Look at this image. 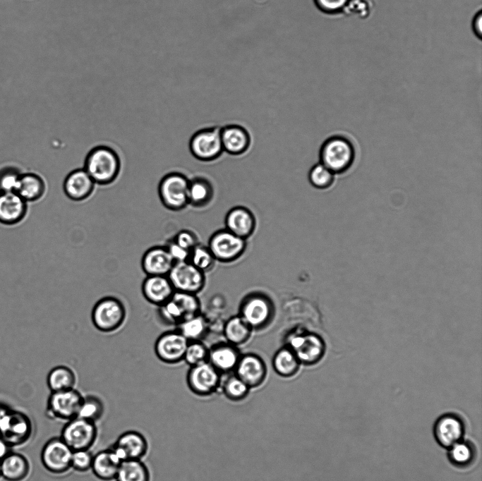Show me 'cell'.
<instances>
[{"mask_svg": "<svg viewBox=\"0 0 482 481\" xmlns=\"http://www.w3.org/2000/svg\"><path fill=\"white\" fill-rule=\"evenodd\" d=\"M83 398L75 388L52 391L47 400V412L52 418L68 421L77 417Z\"/></svg>", "mask_w": 482, "mask_h": 481, "instance_id": "cell-14", "label": "cell"}, {"mask_svg": "<svg viewBox=\"0 0 482 481\" xmlns=\"http://www.w3.org/2000/svg\"><path fill=\"white\" fill-rule=\"evenodd\" d=\"M350 0H314L316 6L323 12L335 14L344 11Z\"/></svg>", "mask_w": 482, "mask_h": 481, "instance_id": "cell-44", "label": "cell"}, {"mask_svg": "<svg viewBox=\"0 0 482 481\" xmlns=\"http://www.w3.org/2000/svg\"><path fill=\"white\" fill-rule=\"evenodd\" d=\"M176 327L188 341H202L207 334L208 322L200 313L182 321Z\"/></svg>", "mask_w": 482, "mask_h": 481, "instance_id": "cell-36", "label": "cell"}, {"mask_svg": "<svg viewBox=\"0 0 482 481\" xmlns=\"http://www.w3.org/2000/svg\"><path fill=\"white\" fill-rule=\"evenodd\" d=\"M10 452L9 444L0 436V461Z\"/></svg>", "mask_w": 482, "mask_h": 481, "instance_id": "cell-48", "label": "cell"}, {"mask_svg": "<svg viewBox=\"0 0 482 481\" xmlns=\"http://www.w3.org/2000/svg\"><path fill=\"white\" fill-rule=\"evenodd\" d=\"M188 145L191 154L199 161L208 162L217 159L224 152L220 127H208L196 131Z\"/></svg>", "mask_w": 482, "mask_h": 481, "instance_id": "cell-9", "label": "cell"}, {"mask_svg": "<svg viewBox=\"0 0 482 481\" xmlns=\"http://www.w3.org/2000/svg\"><path fill=\"white\" fill-rule=\"evenodd\" d=\"M122 462L117 453L110 447L94 455L91 470L99 480L112 481L115 480Z\"/></svg>", "mask_w": 482, "mask_h": 481, "instance_id": "cell-27", "label": "cell"}, {"mask_svg": "<svg viewBox=\"0 0 482 481\" xmlns=\"http://www.w3.org/2000/svg\"><path fill=\"white\" fill-rule=\"evenodd\" d=\"M165 247L174 262L188 260L190 251L179 245L173 239L169 240Z\"/></svg>", "mask_w": 482, "mask_h": 481, "instance_id": "cell-46", "label": "cell"}, {"mask_svg": "<svg viewBox=\"0 0 482 481\" xmlns=\"http://www.w3.org/2000/svg\"><path fill=\"white\" fill-rule=\"evenodd\" d=\"M465 434V424L457 414L447 413L441 415L433 425V436L441 447L447 449L462 440Z\"/></svg>", "mask_w": 482, "mask_h": 481, "instance_id": "cell-17", "label": "cell"}, {"mask_svg": "<svg viewBox=\"0 0 482 481\" xmlns=\"http://www.w3.org/2000/svg\"><path fill=\"white\" fill-rule=\"evenodd\" d=\"M104 410L102 401L96 396L88 395L83 396L77 416L96 423L103 415Z\"/></svg>", "mask_w": 482, "mask_h": 481, "instance_id": "cell-38", "label": "cell"}, {"mask_svg": "<svg viewBox=\"0 0 482 481\" xmlns=\"http://www.w3.org/2000/svg\"><path fill=\"white\" fill-rule=\"evenodd\" d=\"M188 343V341L177 329L167 331L156 339L155 353L162 363L176 365L183 361Z\"/></svg>", "mask_w": 482, "mask_h": 481, "instance_id": "cell-15", "label": "cell"}, {"mask_svg": "<svg viewBox=\"0 0 482 481\" xmlns=\"http://www.w3.org/2000/svg\"><path fill=\"white\" fill-rule=\"evenodd\" d=\"M4 410H5V408L0 407V422H1V420L2 415L4 413Z\"/></svg>", "mask_w": 482, "mask_h": 481, "instance_id": "cell-49", "label": "cell"}, {"mask_svg": "<svg viewBox=\"0 0 482 481\" xmlns=\"http://www.w3.org/2000/svg\"><path fill=\"white\" fill-rule=\"evenodd\" d=\"M320 162L332 173H341L352 165L354 148L346 138L335 135L327 138L321 145L319 152Z\"/></svg>", "mask_w": 482, "mask_h": 481, "instance_id": "cell-4", "label": "cell"}, {"mask_svg": "<svg viewBox=\"0 0 482 481\" xmlns=\"http://www.w3.org/2000/svg\"><path fill=\"white\" fill-rule=\"evenodd\" d=\"M473 30L476 35L481 39L482 37V13L479 11L474 18L472 23Z\"/></svg>", "mask_w": 482, "mask_h": 481, "instance_id": "cell-47", "label": "cell"}, {"mask_svg": "<svg viewBox=\"0 0 482 481\" xmlns=\"http://www.w3.org/2000/svg\"><path fill=\"white\" fill-rule=\"evenodd\" d=\"M308 178L309 183L314 188L326 189L333 183L335 173L323 164L318 162L311 168Z\"/></svg>", "mask_w": 482, "mask_h": 481, "instance_id": "cell-40", "label": "cell"}, {"mask_svg": "<svg viewBox=\"0 0 482 481\" xmlns=\"http://www.w3.org/2000/svg\"><path fill=\"white\" fill-rule=\"evenodd\" d=\"M208 348L202 341H188L183 360L187 365L193 366L207 361Z\"/></svg>", "mask_w": 482, "mask_h": 481, "instance_id": "cell-41", "label": "cell"}, {"mask_svg": "<svg viewBox=\"0 0 482 481\" xmlns=\"http://www.w3.org/2000/svg\"><path fill=\"white\" fill-rule=\"evenodd\" d=\"M225 229L234 235L247 240L256 229V219L253 213L244 206L231 208L224 218Z\"/></svg>", "mask_w": 482, "mask_h": 481, "instance_id": "cell-22", "label": "cell"}, {"mask_svg": "<svg viewBox=\"0 0 482 481\" xmlns=\"http://www.w3.org/2000/svg\"><path fill=\"white\" fill-rule=\"evenodd\" d=\"M188 261L205 274L211 271L217 262L208 247L200 243L190 251Z\"/></svg>", "mask_w": 482, "mask_h": 481, "instance_id": "cell-39", "label": "cell"}, {"mask_svg": "<svg viewBox=\"0 0 482 481\" xmlns=\"http://www.w3.org/2000/svg\"><path fill=\"white\" fill-rule=\"evenodd\" d=\"M46 191V183L41 176L34 172L21 173L16 193L27 202L41 199Z\"/></svg>", "mask_w": 482, "mask_h": 481, "instance_id": "cell-30", "label": "cell"}, {"mask_svg": "<svg viewBox=\"0 0 482 481\" xmlns=\"http://www.w3.org/2000/svg\"><path fill=\"white\" fill-rule=\"evenodd\" d=\"M175 291L197 295L205 286V274L189 261L174 262L167 275Z\"/></svg>", "mask_w": 482, "mask_h": 481, "instance_id": "cell-12", "label": "cell"}, {"mask_svg": "<svg viewBox=\"0 0 482 481\" xmlns=\"http://www.w3.org/2000/svg\"><path fill=\"white\" fill-rule=\"evenodd\" d=\"M174 264L165 245L148 248L141 258V268L147 276H167Z\"/></svg>", "mask_w": 482, "mask_h": 481, "instance_id": "cell-24", "label": "cell"}, {"mask_svg": "<svg viewBox=\"0 0 482 481\" xmlns=\"http://www.w3.org/2000/svg\"><path fill=\"white\" fill-rule=\"evenodd\" d=\"M97 437L96 423L78 416L66 422L60 435L73 451L90 449Z\"/></svg>", "mask_w": 482, "mask_h": 481, "instance_id": "cell-11", "label": "cell"}, {"mask_svg": "<svg viewBox=\"0 0 482 481\" xmlns=\"http://www.w3.org/2000/svg\"><path fill=\"white\" fill-rule=\"evenodd\" d=\"M73 450L59 437L46 442L41 451V461L49 472L61 475L71 468Z\"/></svg>", "mask_w": 482, "mask_h": 481, "instance_id": "cell-13", "label": "cell"}, {"mask_svg": "<svg viewBox=\"0 0 482 481\" xmlns=\"http://www.w3.org/2000/svg\"><path fill=\"white\" fill-rule=\"evenodd\" d=\"M94 455L90 449L73 451L71 457V468L80 473L91 470Z\"/></svg>", "mask_w": 482, "mask_h": 481, "instance_id": "cell-43", "label": "cell"}, {"mask_svg": "<svg viewBox=\"0 0 482 481\" xmlns=\"http://www.w3.org/2000/svg\"><path fill=\"white\" fill-rule=\"evenodd\" d=\"M76 383V373L70 367L64 365L53 367L47 377V384L51 392L73 389Z\"/></svg>", "mask_w": 482, "mask_h": 481, "instance_id": "cell-34", "label": "cell"}, {"mask_svg": "<svg viewBox=\"0 0 482 481\" xmlns=\"http://www.w3.org/2000/svg\"><path fill=\"white\" fill-rule=\"evenodd\" d=\"M1 477L7 481H22L30 472V463L23 455L9 452L0 461Z\"/></svg>", "mask_w": 482, "mask_h": 481, "instance_id": "cell-28", "label": "cell"}, {"mask_svg": "<svg viewBox=\"0 0 482 481\" xmlns=\"http://www.w3.org/2000/svg\"><path fill=\"white\" fill-rule=\"evenodd\" d=\"M0 477H1V470H0Z\"/></svg>", "mask_w": 482, "mask_h": 481, "instance_id": "cell-50", "label": "cell"}, {"mask_svg": "<svg viewBox=\"0 0 482 481\" xmlns=\"http://www.w3.org/2000/svg\"><path fill=\"white\" fill-rule=\"evenodd\" d=\"M22 172L13 166L0 169V192H15Z\"/></svg>", "mask_w": 482, "mask_h": 481, "instance_id": "cell-42", "label": "cell"}, {"mask_svg": "<svg viewBox=\"0 0 482 481\" xmlns=\"http://www.w3.org/2000/svg\"><path fill=\"white\" fill-rule=\"evenodd\" d=\"M141 291L147 302L159 307L172 297L175 290L167 276H146Z\"/></svg>", "mask_w": 482, "mask_h": 481, "instance_id": "cell-25", "label": "cell"}, {"mask_svg": "<svg viewBox=\"0 0 482 481\" xmlns=\"http://www.w3.org/2000/svg\"><path fill=\"white\" fill-rule=\"evenodd\" d=\"M179 245L191 251L198 243V239L194 232L184 229L178 232L172 238Z\"/></svg>", "mask_w": 482, "mask_h": 481, "instance_id": "cell-45", "label": "cell"}, {"mask_svg": "<svg viewBox=\"0 0 482 481\" xmlns=\"http://www.w3.org/2000/svg\"><path fill=\"white\" fill-rule=\"evenodd\" d=\"M126 308L123 302L112 296L98 300L91 311L94 327L103 333H112L120 329L126 318Z\"/></svg>", "mask_w": 482, "mask_h": 481, "instance_id": "cell-5", "label": "cell"}, {"mask_svg": "<svg viewBox=\"0 0 482 481\" xmlns=\"http://www.w3.org/2000/svg\"><path fill=\"white\" fill-rule=\"evenodd\" d=\"M95 185V182L84 169H77L66 176L63 188L69 199L82 201L92 195Z\"/></svg>", "mask_w": 482, "mask_h": 481, "instance_id": "cell-26", "label": "cell"}, {"mask_svg": "<svg viewBox=\"0 0 482 481\" xmlns=\"http://www.w3.org/2000/svg\"><path fill=\"white\" fill-rule=\"evenodd\" d=\"M28 202L16 192H0V224L13 226L26 217Z\"/></svg>", "mask_w": 482, "mask_h": 481, "instance_id": "cell-23", "label": "cell"}, {"mask_svg": "<svg viewBox=\"0 0 482 481\" xmlns=\"http://www.w3.org/2000/svg\"><path fill=\"white\" fill-rule=\"evenodd\" d=\"M207 246L216 261L230 263L239 259L245 252L247 240L234 235L224 228L211 235Z\"/></svg>", "mask_w": 482, "mask_h": 481, "instance_id": "cell-8", "label": "cell"}, {"mask_svg": "<svg viewBox=\"0 0 482 481\" xmlns=\"http://www.w3.org/2000/svg\"><path fill=\"white\" fill-rule=\"evenodd\" d=\"M215 190L212 182L204 176L189 179L188 189V205L195 208L207 206L213 200Z\"/></svg>", "mask_w": 482, "mask_h": 481, "instance_id": "cell-29", "label": "cell"}, {"mask_svg": "<svg viewBox=\"0 0 482 481\" xmlns=\"http://www.w3.org/2000/svg\"><path fill=\"white\" fill-rule=\"evenodd\" d=\"M201 303L195 294L175 291L172 297L157 307L160 320L167 325L176 327L182 321L200 313Z\"/></svg>", "mask_w": 482, "mask_h": 481, "instance_id": "cell-6", "label": "cell"}, {"mask_svg": "<svg viewBox=\"0 0 482 481\" xmlns=\"http://www.w3.org/2000/svg\"><path fill=\"white\" fill-rule=\"evenodd\" d=\"M447 459L454 467L459 469L469 468L476 458L475 446L464 439L447 449Z\"/></svg>", "mask_w": 482, "mask_h": 481, "instance_id": "cell-33", "label": "cell"}, {"mask_svg": "<svg viewBox=\"0 0 482 481\" xmlns=\"http://www.w3.org/2000/svg\"><path fill=\"white\" fill-rule=\"evenodd\" d=\"M295 354L301 365L312 366L324 357L326 346L318 334L303 329L291 331L285 338V343Z\"/></svg>", "mask_w": 482, "mask_h": 481, "instance_id": "cell-2", "label": "cell"}, {"mask_svg": "<svg viewBox=\"0 0 482 481\" xmlns=\"http://www.w3.org/2000/svg\"><path fill=\"white\" fill-rule=\"evenodd\" d=\"M115 480L150 481V473L142 460H126L121 463Z\"/></svg>", "mask_w": 482, "mask_h": 481, "instance_id": "cell-35", "label": "cell"}, {"mask_svg": "<svg viewBox=\"0 0 482 481\" xmlns=\"http://www.w3.org/2000/svg\"><path fill=\"white\" fill-rule=\"evenodd\" d=\"M275 305L267 295L252 292L243 298L238 315L254 331L268 327L275 317Z\"/></svg>", "mask_w": 482, "mask_h": 481, "instance_id": "cell-3", "label": "cell"}, {"mask_svg": "<svg viewBox=\"0 0 482 481\" xmlns=\"http://www.w3.org/2000/svg\"><path fill=\"white\" fill-rule=\"evenodd\" d=\"M111 448L122 461L142 460L148 451V442L140 432L128 430L119 435Z\"/></svg>", "mask_w": 482, "mask_h": 481, "instance_id": "cell-19", "label": "cell"}, {"mask_svg": "<svg viewBox=\"0 0 482 481\" xmlns=\"http://www.w3.org/2000/svg\"><path fill=\"white\" fill-rule=\"evenodd\" d=\"M220 137L224 152L233 156L246 153L251 145V136L243 126L231 123L220 127Z\"/></svg>", "mask_w": 482, "mask_h": 481, "instance_id": "cell-20", "label": "cell"}, {"mask_svg": "<svg viewBox=\"0 0 482 481\" xmlns=\"http://www.w3.org/2000/svg\"><path fill=\"white\" fill-rule=\"evenodd\" d=\"M272 366L279 376L290 378L299 372L301 364L294 352L288 346L284 345L274 354Z\"/></svg>", "mask_w": 482, "mask_h": 481, "instance_id": "cell-31", "label": "cell"}, {"mask_svg": "<svg viewBox=\"0 0 482 481\" xmlns=\"http://www.w3.org/2000/svg\"><path fill=\"white\" fill-rule=\"evenodd\" d=\"M241 355L239 347L227 341L208 348L207 362L222 375L234 372Z\"/></svg>", "mask_w": 482, "mask_h": 481, "instance_id": "cell-21", "label": "cell"}, {"mask_svg": "<svg viewBox=\"0 0 482 481\" xmlns=\"http://www.w3.org/2000/svg\"><path fill=\"white\" fill-rule=\"evenodd\" d=\"M121 165L120 157L114 149L99 145L87 154L83 169L95 184L106 185L117 178Z\"/></svg>", "mask_w": 482, "mask_h": 481, "instance_id": "cell-1", "label": "cell"}, {"mask_svg": "<svg viewBox=\"0 0 482 481\" xmlns=\"http://www.w3.org/2000/svg\"><path fill=\"white\" fill-rule=\"evenodd\" d=\"M234 373L250 389L260 386L265 382L267 368L264 360L253 353H241Z\"/></svg>", "mask_w": 482, "mask_h": 481, "instance_id": "cell-18", "label": "cell"}, {"mask_svg": "<svg viewBox=\"0 0 482 481\" xmlns=\"http://www.w3.org/2000/svg\"><path fill=\"white\" fill-rule=\"evenodd\" d=\"M253 331L239 315L229 317L223 327L225 341L237 347L245 344L251 339Z\"/></svg>", "mask_w": 482, "mask_h": 481, "instance_id": "cell-32", "label": "cell"}, {"mask_svg": "<svg viewBox=\"0 0 482 481\" xmlns=\"http://www.w3.org/2000/svg\"><path fill=\"white\" fill-rule=\"evenodd\" d=\"M32 430L31 422L25 414L5 408L0 422V436L10 446L26 442Z\"/></svg>", "mask_w": 482, "mask_h": 481, "instance_id": "cell-16", "label": "cell"}, {"mask_svg": "<svg viewBox=\"0 0 482 481\" xmlns=\"http://www.w3.org/2000/svg\"><path fill=\"white\" fill-rule=\"evenodd\" d=\"M222 391L226 398L234 402H239L245 399L251 389L234 373L229 375L228 377L222 382Z\"/></svg>", "mask_w": 482, "mask_h": 481, "instance_id": "cell-37", "label": "cell"}, {"mask_svg": "<svg viewBox=\"0 0 482 481\" xmlns=\"http://www.w3.org/2000/svg\"><path fill=\"white\" fill-rule=\"evenodd\" d=\"M222 375L206 361L190 367L186 375V383L194 394L209 396L220 389Z\"/></svg>", "mask_w": 482, "mask_h": 481, "instance_id": "cell-10", "label": "cell"}, {"mask_svg": "<svg viewBox=\"0 0 482 481\" xmlns=\"http://www.w3.org/2000/svg\"><path fill=\"white\" fill-rule=\"evenodd\" d=\"M189 179L180 172H171L162 177L158 185V195L168 209L180 211L188 205Z\"/></svg>", "mask_w": 482, "mask_h": 481, "instance_id": "cell-7", "label": "cell"}]
</instances>
